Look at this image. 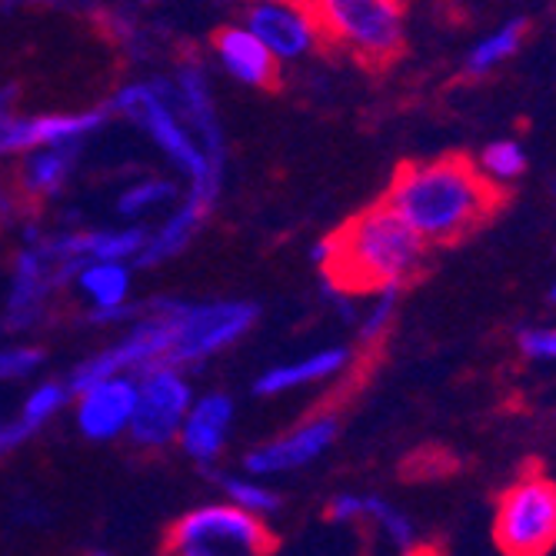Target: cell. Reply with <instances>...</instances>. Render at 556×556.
<instances>
[{
	"instance_id": "6da1fadb",
	"label": "cell",
	"mask_w": 556,
	"mask_h": 556,
	"mask_svg": "<svg viewBox=\"0 0 556 556\" xmlns=\"http://www.w3.org/2000/svg\"><path fill=\"white\" fill-rule=\"evenodd\" d=\"M427 257V240L387 200L317 243L314 261L330 290L357 296L383 287H403Z\"/></svg>"
},
{
	"instance_id": "7a4b0ae2",
	"label": "cell",
	"mask_w": 556,
	"mask_h": 556,
	"mask_svg": "<svg viewBox=\"0 0 556 556\" xmlns=\"http://www.w3.org/2000/svg\"><path fill=\"white\" fill-rule=\"evenodd\" d=\"M383 200L427 243H453L496 211L500 193L477 164L464 157H440L400 167Z\"/></svg>"
},
{
	"instance_id": "3957f363",
	"label": "cell",
	"mask_w": 556,
	"mask_h": 556,
	"mask_svg": "<svg viewBox=\"0 0 556 556\" xmlns=\"http://www.w3.org/2000/svg\"><path fill=\"white\" fill-rule=\"evenodd\" d=\"M114 117L134 124L150 143H154L167 164L187 180V197L214 211L220 187H224V161L211 157L207 147L197 140L184 114L177 111L167 90V77L130 80L111 100Z\"/></svg>"
},
{
	"instance_id": "277c9868",
	"label": "cell",
	"mask_w": 556,
	"mask_h": 556,
	"mask_svg": "<svg viewBox=\"0 0 556 556\" xmlns=\"http://www.w3.org/2000/svg\"><path fill=\"white\" fill-rule=\"evenodd\" d=\"M274 549L277 540L267 520L227 496L187 510L164 536V553L170 556H267Z\"/></svg>"
},
{
	"instance_id": "5b68a950",
	"label": "cell",
	"mask_w": 556,
	"mask_h": 556,
	"mask_svg": "<svg viewBox=\"0 0 556 556\" xmlns=\"http://www.w3.org/2000/svg\"><path fill=\"white\" fill-rule=\"evenodd\" d=\"M320 37L350 58L364 64H387L400 54L403 34V8L400 0H307Z\"/></svg>"
},
{
	"instance_id": "8992f818",
	"label": "cell",
	"mask_w": 556,
	"mask_h": 556,
	"mask_svg": "<svg viewBox=\"0 0 556 556\" xmlns=\"http://www.w3.org/2000/svg\"><path fill=\"white\" fill-rule=\"evenodd\" d=\"M174 346L167 364L193 370L237 346L261 320L250 300H174Z\"/></svg>"
},
{
	"instance_id": "52a82bcc",
	"label": "cell",
	"mask_w": 556,
	"mask_h": 556,
	"mask_svg": "<svg viewBox=\"0 0 556 556\" xmlns=\"http://www.w3.org/2000/svg\"><path fill=\"white\" fill-rule=\"evenodd\" d=\"M170 346H174V303L170 296L164 300L157 296L147 307H137V314L127 320V330L114 343L80 361L71 370L67 383L71 390H80L100 377H117V374L140 377L150 367L167 364Z\"/></svg>"
},
{
	"instance_id": "ba28073f",
	"label": "cell",
	"mask_w": 556,
	"mask_h": 556,
	"mask_svg": "<svg viewBox=\"0 0 556 556\" xmlns=\"http://www.w3.org/2000/svg\"><path fill=\"white\" fill-rule=\"evenodd\" d=\"M71 283V267L50 250L47 230L37 224L24 227V247L17 250L11 267V287H8V307H4V330L8 333H34L47 314L50 300L58 290Z\"/></svg>"
},
{
	"instance_id": "9c48e42d",
	"label": "cell",
	"mask_w": 556,
	"mask_h": 556,
	"mask_svg": "<svg viewBox=\"0 0 556 556\" xmlns=\"http://www.w3.org/2000/svg\"><path fill=\"white\" fill-rule=\"evenodd\" d=\"M493 540L510 556H543L556 546V483L543 473H523L500 493Z\"/></svg>"
},
{
	"instance_id": "30bf717a",
	"label": "cell",
	"mask_w": 556,
	"mask_h": 556,
	"mask_svg": "<svg viewBox=\"0 0 556 556\" xmlns=\"http://www.w3.org/2000/svg\"><path fill=\"white\" fill-rule=\"evenodd\" d=\"M193 383L184 367L157 364L137 377V407L130 420V443L140 450H164L177 443L180 424L193 403Z\"/></svg>"
},
{
	"instance_id": "8fae6325",
	"label": "cell",
	"mask_w": 556,
	"mask_h": 556,
	"mask_svg": "<svg viewBox=\"0 0 556 556\" xmlns=\"http://www.w3.org/2000/svg\"><path fill=\"white\" fill-rule=\"evenodd\" d=\"M243 24L270 47L280 67L307 61L324 40L307 0H250Z\"/></svg>"
},
{
	"instance_id": "7c38bea8",
	"label": "cell",
	"mask_w": 556,
	"mask_h": 556,
	"mask_svg": "<svg viewBox=\"0 0 556 556\" xmlns=\"http://www.w3.org/2000/svg\"><path fill=\"white\" fill-rule=\"evenodd\" d=\"M137 407V377L117 374L100 377L80 390H74V424L84 440L111 443L127 437Z\"/></svg>"
},
{
	"instance_id": "4fadbf2b",
	"label": "cell",
	"mask_w": 556,
	"mask_h": 556,
	"mask_svg": "<svg viewBox=\"0 0 556 556\" xmlns=\"http://www.w3.org/2000/svg\"><path fill=\"white\" fill-rule=\"evenodd\" d=\"M333 440H337V417L317 414L311 420L290 427L287 433H280V437L250 450L243 457V470L267 477V480L296 473L303 467L317 464L324 453L333 446Z\"/></svg>"
},
{
	"instance_id": "5bb4252c",
	"label": "cell",
	"mask_w": 556,
	"mask_h": 556,
	"mask_svg": "<svg viewBox=\"0 0 556 556\" xmlns=\"http://www.w3.org/2000/svg\"><path fill=\"white\" fill-rule=\"evenodd\" d=\"M111 104L84 111H47V114H14L4 134V157H21L34 147L54 143H87L111 124Z\"/></svg>"
},
{
	"instance_id": "9a60e30c",
	"label": "cell",
	"mask_w": 556,
	"mask_h": 556,
	"mask_svg": "<svg viewBox=\"0 0 556 556\" xmlns=\"http://www.w3.org/2000/svg\"><path fill=\"white\" fill-rule=\"evenodd\" d=\"M74 290L80 293L87 320L97 327L127 324L137 307L134 296V264L130 261H87L71 274Z\"/></svg>"
},
{
	"instance_id": "2e32d148",
	"label": "cell",
	"mask_w": 556,
	"mask_h": 556,
	"mask_svg": "<svg viewBox=\"0 0 556 556\" xmlns=\"http://www.w3.org/2000/svg\"><path fill=\"white\" fill-rule=\"evenodd\" d=\"M233 424H237V403L230 393H220V390L200 393L193 396L190 410L180 424L177 446L197 467H214L233 437Z\"/></svg>"
},
{
	"instance_id": "e0dca14e",
	"label": "cell",
	"mask_w": 556,
	"mask_h": 556,
	"mask_svg": "<svg viewBox=\"0 0 556 556\" xmlns=\"http://www.w3.org/2000/svg\"><path fill=\"white\" fill-rule=\"evenodd\" d=\"M211 54H214V64L240 87L270 90L280 80V61L270 54V47L243 21L227 24L214 34Z\"/></svg>"
},
{
	"instance_id": "ac0fdd59",
	"label": "cell",
	"mask_w": 556,
	"mask_h": 556,
	"mask_svg": "<svg viewBox=\"0 0 556 556\" xmlns=\"http://www.w3.org/2000/svg\"><path fill=\"white\" fill-rule=\"evenodd\" d=\"M50 250L71 267V274L87 261H130L137 264L147 243L143 224L127 227H87V230H58L47 233Z\"/></svg>"
},
{
	"instance_id": "d6986e66",
	"label": "cell",
	"mask_w": 556,
	"mask_h": 556,
	"mask_svg": "<svg viewBox=\"0 0 556 556\" xmlns=\"http://www.w3.org/2000/svg\"><path fill=\"white\" fill-rule=\"evenodd\" d=\"M353 361V350L343 343L333 346H320L307 357H296V361H283L267 367L257 380H254V393L257 396H283L293 390H307V387H320L337 380Z\"/></svg>"
},
{
	"instance_id": "ffe728a7",
	"label": "cell",
	"mask_w": 556,
	"mask_h": 556,
	"mask_svg": "<svg viewBox=\"0 0 556 556\" xmlns=\"http://www.w3.org/2000/svg\"><path fill=\"white\" fill-rule=\"evenodd\" d=\"M207 217H211V207L197 204V200H190L184 193L177 204L167 211V217L154 230H147V243H143L134 267H157V264H167V261L180 257L184 250L193 243V237L204 230Z\"/></svg>"
},
{
	"instance_id": "44dd1931",
	"label": "cell",
	"mask_w": 556,
	"mask_h": 556,
	"mask_svg": "<svg viewBox=\"0 0 556 556\" xmlns=\"http://www.w3.org/2000/svg\"><path fill=\"white\" fill-rule=\"evenodd\" d=\"M84 143H54V147H34L21 154L17 184L24 197L34 200H54L67 190L71 177L77 174Z\"/></svg>"
},
{
	"instance_id": "7402d4cb",
	"label": "cell",
	"mask_w": 556,
	"mask_h": 556,
	"mask_svg": "<svg viewBox=\"0 0 556 556\" xmlns=\"http://www.w3.org/2000/svg\"><path fill=\"white\" fill-rule=\"evenodd\" d=\"M74 390L67 380H40L27 390V396L21 400V410L14 420L4 424L0 430V453H11L17 446H24L34 433H40L50 420H54L64 407H71Z\"/></svg>"
},
{
	"instance_id": "603a6c76",
	"label": "cell",
	"mask_w": 556,
	"mask_h": 556,
	"mask_svg": "<svg viewBox=\"0 0 556 556\" xmlns=\"http://www.w3.org/2000/svg\"><path fill=\"white\" fill-rule=\"evenodd\" d=\"M180 184L174 177H164V174H150V177H140L134 184H127L121 193H117V217L124 220H147V217H157L161 211H170L177 200H180Z\"/></svg>"
},
{
	"instance_id": "cb8c5ba5",
	"label": "cell",
	"mask_w": 556,
	"mask_h": 556,
	"mask_svg": "<svg viewBox=\"0 0 556 556\" xmlns=\"http://www.w3.org/2000/svg\"><path fill=\"white\" fill-rule=\"evenodd\" d=\"M523 37H527V21L523 17H514L507 24L493 27L486 37H480L467 50V61H464L467 77H486V74H493L496 67H503L507 61H514L517 50L523 47Z\"/></svg>"
},
{
	"instance_id": "d4e9b609",
	"label": "cell",
	"mask_w": 556,
	"mask_h": 556,
	"mask_svg": "<svg viewBox=\"0 0 556 556\" xmlns=\"http://www.w3.org/2000/svg\"><path fill=\"white\" fill-rule=\"evenodd\" d=\"M357 523L377 530V536H383L400 553H410V549L420 546L417 523L407 514H403L400 507H393L390 500H383V496H364L361 493V517H357Z\"/></svg>"
},
{
	"instance_id": "484cf974",
	"label": "cell",
	"mask_w": 556,
	"mask_h": 556,
	"mask_svg": "<svg viewBox=\"0 0 556 556\" xmlns=\"http://www.w3.org/2000/svg\"><path fill=\"white\" fill-rule=\"evenodd\" d=\"M217 486L224 490L227 500L237 503V507H243V510H250V514H257V517H264V520H274V517L280 514V507H283V500H280V493L270 486V480H267V477H257V473H250V470H243V473H220V477H217Z\"/></svg>"
},
{
	"instance_id": "4316f807",
	"label": "cell",
	"mask_w": 556,
	"mask_h": 556,
	"mask_svg": "<svg viewBox=\"0 0 556 556\" xmlns=\"http://www.w3.org/2000/svg\"><path fill=\"white\" fill-rule=\"evenodd\" d=\"M477 167L490 184L507 187V184H514V180H520L527 174V150L517 140H490L480 150Z\"/></svg>"
},
{
	"instance_id": "83f0119b",
	"label": "cell",
	"mask_w": 556,
	"mask_h": 556,
	"mask_svg": "<svg viewBox=\"0 0 556 556\" xmlns=\"http://www.w3.org/2000/svg\"><path fill=\"white\" fill-rule=\"evenodd\" d=\"M47 364V353L40 343L30 340H8L0 327V383H24L34 380Z\"/></svg>"
},
{
	"instance_id": "f1b7e54d",
	"label": "cell",
	"mask_w": 556,
	"mask_h": 556,
	"mask_svg": "<svg viewBox=\"0 0 556 556\" xmlns=\"http://www.w3.org/2000/svg\"><path fill=\"white\" fill-rule=\"evenodd\" d=\"M396 296H400V287H383V290L370 293V303H367V311L357 324V340L364 346L377 343L390 330V324L396 317Z\"/></svg>"
},
{
	"instance_id": "f546056e",
	"label": "cell",
	"mask_w": 556,
	"mask_h": 556,
	"mask_svg": "<svg viewBox=\"0 0 556 556\" xmlns=\"http://www.w3.org/2000/svg\"><path fill=\"white\" fill-rule=\"evenodd\" d=\"M517 346L530 364L556 370V327H523L517 333Z\"/></svg>"
},
{
	"instance_id": "4dcf8cb0",
	"label": "cell",
	"mask_w": 556,
	"mask_h": 556,
	"mask_svg": "<svg viewBox=\"0 0 556 556\" xmlns=\"http://www.w3.org/2000/svg\"><path fill=\"white\" fill-rule=\"evenodd\" d=\"M17 87H0V157H4V134L11 117L17 114Z\"/></svg>"
},
{
	"instance_id": "1f68e13d",
	"label": "cell",
	"mask_w": 556,
	"mask_h": 556,
	"mask_svg": "<svg viewBox=\"0 0 556 556\" xmlns=\"http://www.w3.org/2000/svg\"><path fill=\"white\" fill-rule=\"evenodd\" d=\"M549 300L556 303V280H553V287H549Z\"/></svg>"
},
{
	"instance_id": "d6a6232c",
	"label": "cell",
	"mask_w": 556,
	"mask_h": 556,
	"mask_svg": "<svg viewBox=\"0 0 556 556\" xmlns=\"http://www.w3.org/2000/svg\"><path fill=\"white\" fill-rule=\"evenodd\" d=\"M553 190H556V177H553Z\"/></svg>"
},
{
	"instance_id": "836d02e7",
	"label": "cell",
	"mask_w": 556,
	"mask_h": 556,
	"mask_svg": "<svg viewBox=\"0 0 556 556\" xmlns=\"http://www.w3.org/2000/svg\"><path fill=\"white\" fill-rule=\"evenodd\" d=\"M0 430H4V420H0Z\"/></svg>"
},
{
	"instance_id": "e575fe53",
	"label": "cell",
	"mask_w": 556,
	"mask_h": 556,
	"mask_svg": "<svg viewBox=\"0 0 556 556\" xmlns=\"http://www.w3.org/2000/svg\"><path fill=\"white\" fill-rule=\"evenodd\" d=\"M247 4H250V0H247Z\"/></svg>"
}]
</instances>
